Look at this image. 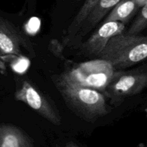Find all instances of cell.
Returning a JSON list of instances; mask_svg holds the SVG:
<instances>
[{
	"mask_svg": "<svg viewBox=\"0 0 147 147\" xmlns=\"http://www.w3.org/2000/svg\"><path fill=\"white\" fill-rule=\"evenodd\" d=\"M53 81L67 107L83 120L95 121L111 112L101 92L78 84L65 71L55 76Z\"/></svg>",
	"mask_w": 147,
	"mask_h": 147,
	"instance_id": "obj_1",
	"label": "cell"
},
{
	"mask_svg": "<svg viewBox=\"0 0 147 147\" xmlns=\"http://www.w3.org/2000/svg\"><path fill=\"white\" fill-rule=\"evenodd\" d=\"M110 62L115 69H123L147 60V37L125 33L112 37L97 56Z\"/></svg>",
	"mask_w": 147,
	"mask_h": 147,
	"instance_id": "obj_2",
	"label": "cell"
},
{
	"mask_svg": "<svg viewBox=\"0 0 147 147\" xmlns=\"http://www.w3.org/2000/svg\"><path fill=\"white\" fill-rule=\"evenodd\" d=\"M115 70L110 62L98 57L76 64L65 72L78 84L105 93L116 73Z\"/></svg>",
	"mask_w": 147,
	"mask_h": 147,
	"instance_id": "obj_3",
	"label": "cell"
},
{
	"mask_svg": "<svg viewBox=\"0 0 147 147\" xmlns=\"http://www.w3.org/2000/svg\"><path fill=\"white\" fill-rule=\"evenodd\" d=\"M14 98L27 104L50 123L55 125H60L61 123V118L58 110L29 80L22 81L14 93Z\"/></svg>",
	"mask_w": 147,
	"mask_h": 147,
	"instance_id": "obj_4",
	"label": "cell"
},
{
	"mask_svg": "<svg viewBox=\"0 0 147 147\" xmlns=\"http://www.w3.org/2000/svg\"><path fill=\"white\" fill-rule=\"evenodd\" d=\"M147 87V71L116 72L105 93L113 101L139 94Z\"/></svg>",
	"mask_w": 147,
	"mask_h": 147,
	"instance_id": "obj_5",
	"label": "cell"
},
{
	"mask_svg": "<svg viewBox=\"0 0 147 147\" xmlns=\"http://www.w3.org/2000/svg\"><path fill=\"white\" fill-rule=\"evenodd\" d=\"M25 49L32 57L34 48L29 38L11 22L0 16V53L7 55H20L21 48Z\"/></svg>",
	"mask_w": 147,
	"mask_h": 147,
	"instance_id": "obj_6",
	"label": "cell"
},
{
	"mask_svg": "<svg viewBox=\"0 0 147 147\" xmlns=\"http://www.w3.org/2000/svg\"><path fill=\"white\" fill-rule=\"evenodd\" d=\"M125 24L120 22H108L103 24L81 45V50L86 55L97 57L113 37L125 32Z\"/></svg>",
	"mask_w": 147,
	"mask_h": 147,
	"instance_id": "obj_7",
	"label": "cell"
},
{
	"mask_svg": "<svg viewBox=\"0 0 147 147\" xmlns=\"http://www.w3.org/2000/svg\"><path fill=\"white\" fill-rule=\"evenodd\" d=\"M121 0H98L82 25L80 35L87 34Z\"/></svg>",
	"mask_w": 147,
	"mask_h": 147,
	"instance_id": "obj_8",
	"label": "cell"
},
{
	"mask_svg": "<svg viewBox=\"0 0 147 147\" xmlns=\"http://www.w3.org/2000/svg\"><path fill=\"white\" fill-rule=\"evenodd\" d=\"M140 7L139 0H121L109 12L104 22H120L125 24L136 14Z\"/></svg>",
	"mask_w": 147,
	"mask_h": 147,
	"instance_id": "obj_9",
	"label": "cell"
},
{
	"mask_svg": "<svg viewBox=\"0 0 147 147\" xmlns=\"http://www.w3.org/2000/svg\"><path fill=\"white\" fill-rule=\"evenodd\" d=\"M98 0H86L67 28V34H76Z\"/></svg>",
	"mask_w": 147,
	"mask_h": 147,
	"instance_id": "obj_10",
	"label": "cell"
},
{
	"mask_svg": "<svg viewBox=\"0 0 147 147\" xmlns=\"http://www.w3.org/2000/svg\"><path fill=\"white\" fill-rule=\"evenodd\" d=\"M147 27V2L142 6V10L127 31L123 33L129 35H138Z\"/></svg>",
	"mask_w": 147,
	"mask_h": 147,
	"instance_id": "obj_11",
	"label": "cell"
},
{
	"mask_svg": "<svg viewBox=\"0 0 147 147\" xmlns=\"http://www.w3.org/2000/svg\"><path fill=\"white\" fill-rule=\"evenodd\" d=\"M146 116H147V109H146Z\"/></svg>",
	"mask_w": 147,
	"mask_h": 147,
	"instance_id": "obj_12",
	"label": "cell"
},
{
	"mask_svg": "<svg viewBox=\"0 0 147 147\" xmlns=\"http://www.w3.org/2000/svg\"><path fill=\"white\" fill-rule=\"evenodd\" d=\"M78 1H79V0H78Z\"/></svg>",
	"mask_w": 147,
	"mask_h": 147,
	"instance_id": "obj_13",
	"label": "cell"
},
{
	"mask_svg": "<svg viewBox=\"0 0 147 147\" xmlns=\"http://www.w3.org/2000/svg\"><path fill=\"white\" fill-rule=\"evenodd\" d=\"M73 147H74V146H73Z\"/></svg>",
	"mask_w": 147,
	"mask_h": 147,
	"instance_id": "obj_14",
	"label": "cell"
}]
</instances>
